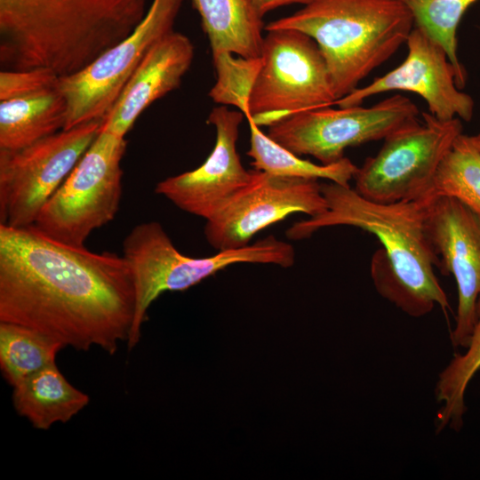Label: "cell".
Returning a JSON list of instances; mask_svg holds the SVG:
<instances>
[{
	"mask_svg": "<svg viewBox=\"0 0 480 480\" xmlns=\"http://www.w3.org/2000/svg\"><path fill=\"white\" fill-rule=\"evenodd\" d=\"M135 311L123 256L58 242L34 225L0 224V322L35 329L64 348L110 355L128 341Z\"/></svg>",
	"mask_w": 480,
	"mask_h": 480,
	"instance_id": "cell-1",
	"label": "cell"
},
{
	"mask_svg": "<svg viewBox=\"0 0 480 480\" xmlns=\"http://www.w3.org/2000/svg\"><path fill=\"white\" fill-rule=\"evenodd\" d=\"M327 210L294 223L286 236L300 240L331 226H351L374 235L382 244L371 272L377 292L407 315L420 317L436 306L449 308L447 296L433 269L439 265L426 232L428 203L422 200L382 204L360 196L350 186L322 183Z\"/></svg>",
	"mask_w": 480,
	"mask_h": 480,
	"instance_id": "cell-2",
	"label": "cell"
},
{
	"mask_svg": "<svg viewBox=\"0 0 480 480\" xmlns=\"http://www.w3.org/2000/svg\"><path fill=\"white\" fill-rule=\"evenodd\" d=\"M148 0H0L2 69L79 72L126 38Z\"/></svg>",
	"mask_w": 480,
	"mask_h": 480,
	"instance_id": "cell-3",
	"label": "cell"
},
{
	"mask_svg": "<svg viewBox=\"0 0 480 480\" xmlns=\"http://www.w3.org/2000/svg\"><path fill=\"white\" fill-rule=\"evenodd\" d=\"M413 27L411 12L398 0H316L265 28L309 36L324 58L339 100L406 43Z\"/></svg>",
	"mask_w": 480,
	"mask_h": 480,
	"instance_id": "cell-4",
	"label": "cell"
},
{
	"mask_svg": "<svg viewBox=\"0 0 480 480\" xmlns=\"http://www.w3.org/2000/svg\"><path fill=\"white\" fill-rule=\"evenodd\" d=\"M135 292V311L128 339L132 348L140 340L141 324L151 303L164 292L185 291L236 263L276 264L291 267L295 260L292 244L268 236L238 249L219 251L211 257L193 258L180 252L157 221L136 225L123 241V255Z\"/></svg>",
	"mask_w": 480,
	"mask_h": 480,
	"instance_id": "cell-5",
	"label": "cell"
},
{
	"mask_svg": "<svg viewBox=\"0 0 480 480\" xmlns=\"http://www.w3.org/2000/svg\"><path fill=\"white\" fill-rule=\"evenodd\" d=\"M126 148L125 137L100 130L34 226L58 242L84 247L91 233L111 221L119 210Z\"/></svg>",
	"mask_w": 480,
	"mask_h": 480,
	"instance_id": "cell-6",
	"label": "cell"
},
{
	"mask_svg": "<svg viewBox=\"0 0 480 480\" xmlns=\"http://www.w3.org/2000/svg\"><path fill=\"white\" fill-rule=\"evenodd\" d=\"M267 31L249 100L253 122L269 126L296 112L334 104L337 98L317 44L295 29Z\"/></svg>",
	"mask_w": 480,
	"mask_h": 480,
	"instance_id": "cell-7",
	"label": "cell"
},
{
	"mask_svg": "<svg viewBox=\"0 0 480 480\" xmlns=\"http://www.w3.org/2000/svg\"><path fill=\"white\" fill-rule=\"evenodd\" d=\"M384 139L379 152L354 176L355 190L382 204L420 199L431 184L443 158L462 132L461 120H440L430 113Z\"/></svg>",
	"mask_w": 480,
	"mask_h": 480,
	"instance_id": "cell-8",
	"label": "cell"
},
{
	"mask_svg": "<svg viewBox=\"0 0 480 480\" xmlns=\"http://www.w3.org/2000/svg\"><path fill=\"white\" fill-rule=\"evenodd\" d=\"M102 120L81 124L18 149H0V224L34 225L100 132Z\"/></svg>",
	"mask_w": 480,
	"mask_h": 480,
	"instance_id": "cell-9",
	"label": "cell"
},
{
	"mask_svg": "<svg viewBox=\"0 0 480 480\" xmlns=\"http://www.w3.org/2000/svg\"><path fill=\"white\" fill-rule=\"evenodd\" d=\"M419 113L410 99L396 94L367 108L327 106L296 112L269 125L268 136L299 156L309 155L330 164L345 157L346 148L384 140L417 120Z\"/></svg>",
	"mask_w": 480,
	"mask_h": 480,
	"instance_id": "cell-10",
	"label": "cell"
},
{
	"mask_svg": "<svg viewBox=\"0 0 480 480\" xmlns=\"http://www.w3.org/2000/svg\"><path fill=\"white\" fill-rule=\"evenodd\" d=\"M185 1L152 0L144 19L126 38L79 72L60 77L67 103L64 130L107 116L148 51L173 31Z\"/></svg>",
	"mask_w": 480,
	"mask_h": 480,
	"instance_id": "cell-11",
	"label": "cell"
},
{
	"mask_svg": "<svg viewBox=\"0 0 480 480\" xmlns=\"http://www.w3.org/2000/svg\"><path fill=\"white\" fill-rule=\"evenodd\" d=\"M327 210L316 179L279 177L260 172L239 196L206 220L207 242L218 251L249 244L260 230L301 212L314 217Z\"/></svg>",
	"mask_w": 480,
	"mask_h": 480,
	"instance_id": "cell-12",
	"label": "cell"
},
{
	"mask_svg": "<svg viewBox=\"0 0 480 480\" xmlns=\"http://www.w3.org/2000/svg\"><path fill=\"white\" fill-rule=\"evenodd\" d=\"M244 115L225 106L214 108L207 122L216 130L214 148L195 170L158 182L155 192L188 213L211 219L244 193L259 171H247L236 151L239 126Z\"/></svg>",
	"mask_w": 480,
	"mask_h": 480,
	"instance_id": "cell-13",
	"label": "cell"
},
{
	"mask_svg": "<svg viewBox=\"0 0 480 480\" xmlns=\"http://www.w3.org/2000/svg\"><path fill=\"white\" fill-rule=\"evenodd\" d=\"M404 60L372 83L337 100L340 108L361 105L372 95L389 91L412 92L428 104L429 113L440 120L459 118L468 122L474 100L459 86L457 71L444 49L424 31L413 27L407 40Z\"/></svg>",
	"mask_w": 480,
	"mask_h": 480,
	"instance_id": "cell-14",
	"label": "cell"
},
{
	"mask_svg": "<svg viewBox=\"0 0 480 480\" xmlns=\"http://www.w3.org/2000/svg\"><path fill=\"white\" fill-rule=\"evenodd\" d=\"M426 232L441 268L452 274L458 288L453 347L468 345L480 296V217L455 198L442 196L428 203Z\"/></svg>",
	"mask_w": 480,
	"mask_h": 480,
	"instance_id": "cell-15",
	"label": "cell"
},
{
	"mask_svg": "<svg viewBox=\"0 0 480 480\" xmlns=\"http://www.w3.org/2000/svg\"><path fill=\"white\" fill-rule=\"evenodd\" d=\"M193 58V44L182 33L173 30L157 41L102 120L100 130L125 137L148 107L180 86Z\"/></svg>",
	"mask_w": 480,
	"mask_h": 480,
	"instance_id": "cell-16",
	"label": "cell"
},
{
	"mask_svg": "<svg viewBox=\"0 0 480 480\" xmlns=\"http://www.w3.org/2000/svg\"><path fill=\"white\" fill-rule=\"evenodd\" d=\"M212 54L229 52L245 59L260 56L262 17L250 0H192Z\"/></svg>",
	"mask_w": 480,
	"mask_h": 480,
	"instance_id": "cell-17",
	"label": "cell"
},
{
	"mask_svg": "<svg viewBox=\"0 0 480 480\" xmlns=\"http://www.w3.org/2000/svg\"><path fill=\"white\" fill-rule=\"evenodd\" d=\"M89 396L72 386L56 364L13 387L12 402L18 413L37 429L65 423L82 411Z\"/></svg>",
	"mask_w": 480,
	"mask_h": 480,
	"instance_id": "cell-18",
	"label": "cell"
},
{
	"mask_svg": "<svg viewBox=\"0 0 480 480\" xmlns=\"http://www.w3.org/2000/svg\"><path fill=\"white\" fill-rule=\"evenodd\" d=\"M67 103L60 88L0 101V149H18L64 130Z\"/></svg>",
	"mask_w": 480,
	"mask_h": 480,
	"instance_id": "cell-19",
	"label": "cell"
},
{
	"mask_svg": "<svg viewBox=\"0 0 480 480\" xmlns=\"http://www.w3.org/2000/svg\"><path fill=\"white\" fill-rule=\"evenodd\" d=\"M250 127V149L247 155L252 159L255 170L273 176L324 179L341 186H349L358 167L348 158L330 164H317L300 158L296 154L284 148L258 126L252 116L246 118Z\"/></svg>",
	"mask_w": 480,
	"mask_h": 480,
	"instance_id": "cell-20",
	"label": "cell"
},
{
	"mask_svg": "<svg viewBox=\"0 0 480 480\" xmlns=\"http://www.w3.org/2000/svg\"><path fill=\"white\" fill-rule=\"evenodd\" d=\"M442 196L457 199L480 217V152L470 136H458L418 200L428 203Z\"/></svg>",
	"mask_w": 480,
	"mask_h": 480,
	"instance_id": "cell-21",
	"label": "cell"
},
{
	"mask_svg": "<svg viewBox=\"0 0 480 480\" xmlns=\"http://www.w3.org/2000/svg\"><path fill=\"white\" fill-rule=\"evenodd\" d=\"M61 348L60 342L35 329L0 322V367L12 387L54 364Z\"/></svg>",
	"mask_w": 480,
	"mask_h": 480,
	"instance_id": "cell-22",
	"label": "cell"
},
{
	"mask_svg": "<svg viewBox=\"0 0 480 480\" xmlns=\"http://www.w3.org/2000/svg\"><path fill=\"white\" fill-rule=\"evenodd\" d=\"M480 369V296L476 304V319L465 353L456 355L440 372L435 393L441 408L436 417V431L449 427L456 431L463 426L466 412L465 392Z\"/></svg>",
	"mask_w": 480,
	"mask_h": 480,
	"instance_id": "cell-23",
	"label": "cell"
},
{
	"mask_svg": "<svg viewBox=\"0 0 480 480\" xmlns=\"http://www.w3.org/2000/svg\"><path fill=\"white\" fill-rule=\"evenodd\" d=\"M411 12L415 27L446 52L462 89L467 74L457 54V28L468 9L477 0H398Z\"/></svg>",
	"mask_w": 480,
	"mask_h": 480,
	"instance_id": "cell-24",
	"label": "cell"
},
{
	"mask_svg": "<svg viewBox=\"0 0 480 480\" xmlns=\"http://www.w3.org/2000/svg\"><path fill=\"white\" fill-rule=\"evenodd\" d=\"M212 58L217 81L209 96L216 103L236 107L248 118L250 95L260 68V58H235L229 52L217 53Z\"/></svg>",
	"mask_w": 480,
	"mask_h": 480,
	"instance_id": "cell-25",
	"label": "cell"
},
{
	"mask_svg": "<svg viewBox=\"0 0 480 480\" xmlns=\"http://www.w3.org/2000/svg\"><path fill=\"white\" fill-rule=\"evenodd\" d=\"M60 76L51 69H1L0 101L59 88Z\"/></svg>",
	"mask_w": 480,
	"mask_h": 480,
	"instance_id": "cell-26",
	"label": "cell"
},
{
	"mask_svg": "<svg viewBox=\"0 0 480 480\" xmlns=\"http://www.w3.org/2000/svg\"><path fill=\"white\" fill-rule=\"evenodd\" d=\"M257 12L263 18V16L278 7L292 4H301L308 5L316 0H250Z\"/></svg>",
	"mask_w": 480,
	"mask_h": 480,
	"instance_id": "cell-27",
	"label": "cell"
},
{
	"mask_svg": "<svg viewBox=\"0 0 480 480\" xmlns=\"http://www.w3.org/2000/svg\"><path fill=\"white\" fill-rule=\"evenodd\" d=\"M470 140L474 146L480 152V130L476 134L470 136Z\"/></svg>",
	"mask_w": 480,
	"mask_h": 480,
	"instance_id": "cell-28",
	"label": "cell"
}]
</instances>
